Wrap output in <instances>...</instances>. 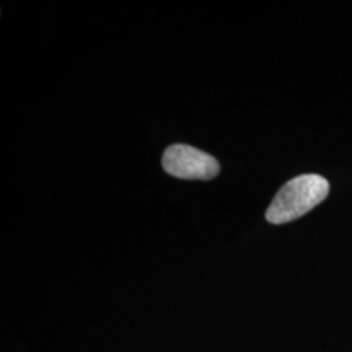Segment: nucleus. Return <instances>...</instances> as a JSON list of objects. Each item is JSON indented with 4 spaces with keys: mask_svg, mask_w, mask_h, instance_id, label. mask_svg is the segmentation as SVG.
I'll list each match as a JSON object with an SVG mask.
<instances>
[{
    "mask_svg": "<svg viewBox=\"0 0 352 352\" xmlns=\"http://www.w3.org/2000/svg\"><path fill=\"white\" fill-rule=\"evenodd\" d=\"M329 189L324 176L305 174L294 177L278 190L265 214L266 221L283 225L300 218L327 199Z\"/></svg>",
    "mask_w": 352,
    "mask_h": 352,
    "instance_id": "f257e3e1",
    "label": "nucleus"
},
{
    "mask_svg": "<svg viewBox=\"0 0 352 352\" xmlns=\"http://www.w3.org/2000/svg\"><path fill=\"white\" fill-rule=\"evenodd\" d=\"M162 164L167 174L179 179L210 180L219 174V164L214 157L182 144L166 149Z\"/></svg>",
    "mask_w": 352,
    "mask_h": 352,
    "instance_id": "f03ea898",
    "label": "nucleus"
}]
</instances>
